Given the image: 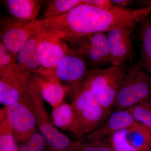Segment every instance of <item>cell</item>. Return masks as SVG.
<instances>
[{
	"mask_svg": "<svg viewBox=\"0 0 151 151\" xmlns=\"http://www.w3.org/2000/svg\"><path fill=\"white\" fill-rule=\"evenodd\" d=\"M72 97L74 119L70 132L78 140L101 126L111 112L105 110L82 84Z\"/></svg>",
	"mask_w": 151,
	"mask_h": 151,
	"instance_id": "cell-1",
	"label": "cell"
},
{
	"mask_svg": "<svg viewBox=\"0 0 151 151\" xmlns=\"http://www.w3.org/2000/svg\"><path fill=\"white\" fill-rule=\"evenodd\" d=\"M27 93L35 113L37 127L45 139L49 150H69L76 145L77 140L71 141L58 130L50 118L40 94L37 75L31 78Z\"/></svg>",
	"mask_w": 151,
	"mask_h": 151,
	"instance_id": "cell-2",
	"label": "cell"
},
{
	"mask_svg": "<svg viewBox=\"0 0 151 151\" xmlns=\"http://www.w3.org/2000/svg\"><path fill=\"white\" fill-rule=\"evenodd\" d=\"M126 70L125 66L92 68L89 70L81 84L105 110L111 112Z\"/></svg>",
	"mask_w": 151,
	"mask_h": 151,
	"instance_id": "cell-3",
	"label": "cell"
},
{
	"mask_svg": "<svg viewBox=\"0 0 151 151\" xmlns=\"http://www.w3.org/2000/svg\"><path fill=\"white\" fill-rule=\"evenodd\" d=\"M150 98V76L140 65H132L127 68L113 109L115 111L127 110L142 100Z\"/></svg>",
	"mask_w": 151,
	"mask_h": 151,
	"instance_id": "cell-4",
	"label": "cell"
},
{
	"mask_svg": "<svg viewBox=\"0 0 151 151\" xmlns=\"http://www.w3.org/2000/svg\"><path fill=\"white\" fill-rule=\"evenodd\" d=\"M38 28L36 51L42 69L40 75L47 77H55L57 66L69 47L65 41L56 35Z\"/></svg>",
	"mask_w": 151,
	"mask_h": 151,
	"instance_id": "cell-5",
	"label": "cell"
},
{
	"mask_svg": "<svg viewBox=\"0 0 151 151\" xmlns=\"http://www.w3.org/2000/svg\"><path fill=\"white\" fill-rule=\"evenodd\" d=\"M1 115L5 118L17 143L26 139L37 129L36 118L28 93L18 102L1 109Z\"/></svg>",
	"mask_w": 151,
	"mask_h": 151,
	"instance_id": "cell-6",
	"label": "cell"
},
{
	"mask_svg": "<svg viewBox=\"0 0 151 151\" xmlns=\"http://www.w3.org/2000/svg\"><path fill=\"white\" fill-rule=\"evenodd\" d=\"M88 63L75 49L69 48L60 61L55 77L60 81L66 94L72 96L82 84L89 70Z\"/></svg>",
	"mask_w": 151,
	"mask_h": 151,
	"instance_id": "cell-7",
	"label": "cell"
},
{
	"mask_svg": "<svg viewBox=\"0 0 151 151\" xmlns=\"http://www.w3.org/2000/svg\"><path fill=\"white\" fill-rule=\"evenodd\" d=\"M37 21L26 23L14 18H5L1 21L0 43L15 58L21 49L37 30Z\"/></svg>",
	"mask_w": 151,
	"mask_h": 151,
	"instance_id": "cell-8",
	"label": "cell"
},
{
	"mask_svg": "<svg viewBox=\"0 0 151 151\" xmlns=\"http://www.w3.org/2000/svg\"><path fill=\"white\" fill-rule=\"evenodd\" d=\"M33 76L22 73L16 65L10 69L0 72L1 104L7 107L25 97L30 80Z\"/></svg>",
	"mask_w": 151,
	"mask_h": 151,
	"instance_id": "cell-9",
	"label": "cell"
},
{
	"mask_svg": "<svg viewBox=\"0 0 151 151\" xmlns=\"http://www.w3.org/2000/svg\"><path fill=\"white\" fill-rule=\"evenodd\" d=\"M135 25H125L114 28L107 32L113 66H124L132 59L133 53L132 36Z\"/></svg>",
	"mask_w": 151,
	"mask_h": 151,
	"instance_id": "cell-10",
	"label": "cell"
},
{
	"mask_svg": "<svg viewBox=\"0 0 151 151\" xmlns=\"http://www.w3.org/2000/svg\"><path fill=\"white\" fill-rule=\"evenodd\" d=\"M74 49L92 67L111 63L106 32L96 33L89 36L80 42Z\"/></svg>",
	"mask_w": 151,
	"mask_h": 151,
	"instance_id": "cell-11",
	"label": "cell"
},
{
	"mask_svg": "<svg viewBox=\"0 0 151 151\" xmlns=\"http://www.w3.org/2000/svg\"><path fill=\"white\" fill-rule=\"evenodd\" d=\"M141 125L127 110L116 111L111 113L101 126L86 134L96 139H104L119 130Z\"/></svg>",
	"mask_w": 151,
	"mask_h": 151,
	"instance_id": "cell-12",
	"label": "cell"
},
{
	"mask_svg": "<svg viewBox=\"0 0 151 151\" xmlns=\"http://www.w3.org/2000/svg\"><path fill=\"white\" fill-rule=\"evenodd\" d=\"M38 34V28L16 57V65L19 70L29 76L41 75L42 73L36 51Z\"/></svg>",
	"mask_w": 151,
	"mask_h": 151,
	"instance_id": "cell-13",
	"label": "cell"
},
{
	"mask_svg": "<svg viewBox=\"0 0 151 151\" xmlns=\"http://www.w3.org/2000/svg\"><path fill=\"white\" fill-rule=\"evenodd\" d=\"M13 18L26 23L36 21V18L44 1L36 0L2 1Z\"/></svg>",
	"mask_w": 151,
	"mask_h": 151,
	"instance_id": "cell-14",
	"label": "cell"
},
{
	"mask_svg": "<svg viewBox=\"0 0 151 151\" xmlns=\"http://www.w3.org/2000/svg\"><path fill=\"white\" fill-rule=\"evenodd\" d=\"M39 86L42 97L55 109L61 105L66 94L64 87L55 77H47L37 75Z\"/></svg>",
	"mask_w": 151,
	"mask_h": 151,
	"instance_id": "cell-15",
	"label": "cell"
},
{
	"mask_svg": "<svg viewBox=\"0 0 151 151\" xmlns=\"http://www.w3.org/2000/svg\"><path fill=\"white\" fill-rule=\"evenodd\" d=\"M140 33L141 67L151 76V19L143 21Z\"/></svg>",
	"mask_w": 151,
	"mask_h": 151,
	"instance_id": "cell-16",
	"label": "cell"
},
{
	"mask_svg": "<svg viewBox=\"0 0 151 151\" xmlns=\"http://www.w3.org/2000/svg\"><path fill=\"white\" fill-rule=\"evenodd\" d=\"M126 138L138 151H146L151 148V132L142 124L127 129Z\"/></svg>",
	"mask_w": 151,
	"mask_h": 151,
	"instance_id": "cell-17",
	"label": "cell"
},
{
	"mask_svg": "<svg viewBox=\"0 0 151 151\" xmlns=\"http://www.w3.org/2000/svg\"><path fill=\"white\" fill-rule=\"evenodd\" d=\"M51 116L52 121L57 128L70 131L74 119L71 104L62 103L57 108L52 109Z\"/></svg>",
	"mask_w": 151,
	"mask_h": 151,
	"instance_id": "cell-18",
	"label": "cell"
},
{
	"mask_svg": "<svg viewBox=\"0 0 151 151\" xmlns=\"http://www.w3.org/2000/svg\"><path fill=\"white\" fill-rule=\"evenodd\" d=\"M83 4L82 0H51L47 4L43 18L60 16L67 13L72 9Z\"/></svg>",
	"mask_w": 151,
	"mask_h": 151,
	"instance_id": "cell-19",
	"label": "cell"
},
{
	"mask_svg": "<svg viewBox=\"0 0 151 151\" xmlns=\"http://www.w3.org/2000/svg\"><path fill=\"white\" fill-rule=\"evenodd\" d=\"M127 110L151 132V98L142 100Z\"/></svg>",
	"mask_w": 151,
	"mask_h": 151,
	"instance_id": "cell-20",
	"label": "cell"
},
{
	"mask_svg": "<svg viewBox=\"0 0 151 151\" xmlns=\"http://www.w3.org/2000/svg\"><path fill=\"white\" fill-rule=\"evenodd\" d=\"M0 151H19L17 143L5 117L1 115Z\"/></svg>",
	"mask_w": 151,
	"mask_h": 151,
	"instance_id": "cell-21",
	"label": "cell"
},
{
	"mask_svg": "<svg viewBox=\"0 0 151 151\" xmlns=\"http://www.w3.org/2000/svg\"><path fill=\"white\" fill-rule=\"evenodd\" d=\"M79 140L77 151H114L107 138L96 139L86 134Z\"/></svg>",
	"mask_w": 151,
	"mask_h": 151,
	"instance_id": "cell-22",
	"label": "cell"
},
{
	"mask_svg": "<svg viewBox=\"0 0 151 151\" xmlns=\"http://www.w3.org/2000/svg\"><path fill=\"white\" fill-rule=\"evenodd\" d=\"M17 143L19 151H45V139L37 129L27 138Z\"/></svg>",
	"mask_w": 151,
	"mask_h": 151,
	"instance_id": "cell-23",
	"label": "cell"
},
{
	"mask_svg": "<svg viewBox=\"0 0 151 151\" xmlns=\"http://www.w3.org/2000/svg\"><path fill=\"white\" fill-rule=\"evenodd\" d=\"M127 129L119 130L108 139L114 151H138L129 144L126 138Z\"/></svg>",
	"mask_w": 151,
	"mask_h": 151,
	"instance_id": "cell-24",
	"label": "cell"
},
{
	"mask_svg": "<svg viewBox=\"0 0 151 151\" xmlns=\"http://www.w3.org/2000/svg\"><path fill=\"white\" fill-rule=\"evenodd\" d=\"M15 65V58L0 43V72L10 69Z\"/></svg>",
	"mask_w": 151,
	"mask_h": 151,
	"instance_id": "cell-25",
	"label": "cell"
},
{
	"mask_svg": "<svg viewBox=\"0 0 151 151\" xmlns=\"http://www.w3.org/2000/svg\"><path fill=\"white\" fill-rule=\"evenodd\" d=\"M82 2L84 4L105 9H111L115 6L111 0H82Z\"/></svg>",
	"mask_w": 151,
	"mask_h": 151,
	"instance_id": "cell-26",
	"label": "cell"
},
{
	"mask_svg": "<svg viewBox=\"0 0 151 151\" xmlns=\"http://www.w3.org/2000/svg\"><path fill=\"white\" fill-rule=\"evenodd\" d=\"M111 2L115 6L127 8V7L132 4L134 1L132 0H112Z\"/></svg>",
	"mask_w": 151,
	"mask_h": 151,
	"instance_id": "cell-27",
	"label": "cell"
},
{
	"mask_svg": "<svg viewBox=\"0 0 151 151\" xmlns=\"http://www.w3.org/2000/svg\"><path fill=\"white\" fill-rule=\"evenodd\" d=\"M79 142H80V140L79 139L77 140V142L76 143V145L75 146H73V147L71 148L68 151H77L78 145H79Z\"/></svg>",
	"mask_w": 151,
	"mask_h": 151,
	"instance_id": "cell-28",
	"label": "cell"
},
{
	"mask_svg": "<svg viewBox=\"0 0 151 151\" xmlns=\"http://www.w3.org/2000/svg\"><path fill=\"white\" fill-rule=\"evenodd\" d=\"M146 151H151V148H150L149 149V150H147Z\"/></svg>",
	"mask_w": 151,
	"mask_h": 151,
	"instance_id": "cell-29",
	"label": "cell"
},
{
	"mask_svg": "<svg viewBox=\"0 0 151 151\" xmlns=\"http://www.w3.org/2000/svg\"><path fill=\"white\" fill-rule=\"evenodd\" d=\"M151 78V76H150Z\"/></svg>",
	"mask_w": 151,
	"mask_h": 151,
	"instance_id": "cell-30",
	"label": "cell"
}]
</instances>
